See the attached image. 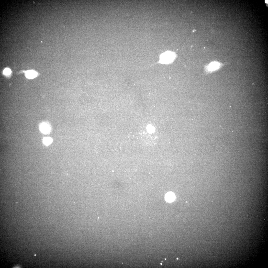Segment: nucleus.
<instances>
[{"label":"nucleus","mask_w":268,"mask_h":268,"mask_svg":"<svg viewBox=\"0 0 268 268\" xmlns=\"http://www.w3.org/2000/svg\"><path fill=\"white\" fill-rule=\"evenodd\" d=\"M177 259H178V258H177Z\"/></svg>","instance_id":"obj_9"},{"label":"nucleus","mask_w":268,"mask_h":268,"mask_svg":"<svg viewBox=\"0 0 268 268\" xmlns=\"http://www.w3.org/2000/svg\"><path fill=\"white\" fill-rule=\"evenodd\" d=\"M176 56L175 54L171 52H167L163 54L161 56V60L162 62L169 63L175 59Z\"/></svg>","instance_id":"obj_1"},{"label":"nucleus","mask_w":268,"mask_h":268,"mask_svg":"<svg viewBox=\"0 0 268 268\" xmlns=\"http://www.w3.org/2000/svg\"><path fill=\"white\" fill-rule=\"evenodd\" d=\"M52 139L50 137L45 138L43 139L44 144L46 145H49L52 143Z\"/></svg>","instance_id":"obj_6"},{"label":"nucleus","mask_w":268,"mask_h":268,"mask_svg":"<svg viewBox=\"0 0 268 268\" xmlns=\"http://www.w3.org/2000/svg\"><path fill=\"white\" fill-rule=\"evenodd\" d=\"M11 73V70L9 68H6L4 69L3 71L4 74L8 75L10 74Z\"/></svg>","instance_id":"obj_7"},{"label":"nucleus","mask_w":268,"mask_h":268,"mask_svg":"<svg viewBox=\"0 0 268 268\" xmlns=\"http://www.w3.org/2000/svg\"><path fill=\"white\" fill-rule=\"evenodd\" d=\"M221 66V64L220 63L217 62H213L206 67L205 71L207 73H211L219 69Z\"/></svg>","instance_id":"obj_2"},{"label":"nucleus","mask_w":268,"mask_h":268,"mask_svg":"<svg viewBox=\"0 0 268 268\" xmlns=\"http://www.w3.org/2000/svg\"><path fill=\"white\" fill-rule=\"evenodd\" d=\"M41 131L44 133H47L49 132L50 130L49 126L46 124H43L40 126Z\"/></svg>","instance_id":"obj_5"},{"label":"nucleus","mask_w":268,"mask_h":268,"mask_svg":"<svg viewBox=\"0 0 268 268\" xmlns=\"http://www.w3.org/2000/svg\"><path fill=\"white\" fill-rule=\"evenodd\" d=\"M175 196L174 193L172 192L167 193L165 196V200L167 202H171L175 200Z\"/></svg>","instance_id":"obj_3"},{"label":"nucleus","mask_w":268,"mask_h":268,"mask_svg":"<svg viewBox=\"0 0 268 268\" xmlns=\"http://www.w3.org/2000/svg\"><path fill=\"white\" fill-rule=\"evenodd\" d=\"M37 74L35 71L33 70H29L26 71L25 73V76L28 78L32 79L36 77Z\"/></svg>","instance_id":"obj_4"},{"label":"nucleus","mask_w":268,"mask_h":268,"mask_svg":"<svg viewBox=\"0 0 268 268\" xmlns=\"http://www.w3.org/2000/svg\"><path fill=\"white\" fill-rule=\"evenodd\" d=\"M161 265H162V263H161Z\"/></svg>","instance_id":"obj_8"}]
</instances>
